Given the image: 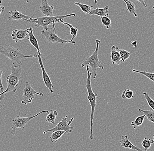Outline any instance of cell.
<instances>
[{
  "label": "cell",
  "mask_w": 154,
  "mask_h": 151,
  "mask_svg": "<svg viewBox=\"0 0 154 151\" xmlns=\"http://www.w3.org/2000/svg\"><path fill=\"white\" fill-rule=\"evenodd\" d=\"M2 3V0H0V4Z\"/></svg>",
  "instance_id": "cell-37"
},
{
  "label": "cell",
  "mask_w": 154,
  "mask_h": 151,
  "mask_svg": "<svg viewBox=\"0 0 154 151\" xmlns=\"http://www.w3.org/2000/svg\"><path fill=\"white\" fill-rule=\"evenodd\" d=\"M76 14L75 13L67 14V15H62V16H53V17H48V16H44V17H38L36 21H31V20H26V22L28 23H31L35 24V26L36 27H42L43 29H48V26L49 25L53 23H59L61 20H63L67 17L71 16H75Z\"/></svg>",
  "instance_id": "cell-5"
},
{
  "label": "cell",
  "mask_w": 154,
  "mask_h": 151,
  "mask_svg": "<svg viewBox=\"0 0 154 151\" xmlns=\"http://www.w3.org/2000/svg\"><path fill=\"white\" fill-rule=\"evenodd\" d=\"M111 59L112 63L113 64L119 65L121 62V56L119 51L117 50V47L112 46L111 48V51L110 54Z\"/></svg>",
  "instance_id": "cell-15"
},
{
  "label": "cell",
  "mask_w": 154,
  "mask_h": 151,
  "mask_svg": "<svg viewBox=\"0 0 154 151\" xmlns=\"http://www.w3.org/2000/svg\"><path fill=\"white\" fill-rule=\"evenodd\" d=\"M135 1L139 2L141 5H142L144 8H147L148 7V5L145 3L144 0H135Z\"/></svg>",
  "instance_id": "cell-32"
},
{
  "label": "cell",
  "mask_w": 154,
  "mask_h": 151,
  "mask_svg": "<svg viewBox=\"0 0 154 151\" xmlns=\"http://www.w3.org/2000/svg\"><path fill=\"white\" fill-rule=\"evenodd\" d=\"M48 0H41V4L39 7V10L41 13L45 16L53 17L54 9V6H51L48 3Z\"/></svg>",
  "instance_id": "cell-13"
},
{
  "label": "cell",
  "mask_w": 154,
  "mask_h": 151,
  "mask_svg": "<svg viewBox=\"0 0 154 151\" xmlns=\"http://www.w3.org/2000/svg\"><path fill=\"white\" fill-rule=\"evenodd\" d=\"M137 109L139 112L145 114L150 122L154 123V111L152 109L149 110H145L140 108H137Z\"/></svg>",
  "instance_id": "cell-20"
},
{
  "label": "cell",
  "mask_w": 154,
  "mask_h": 151,
  "mask_svg": "<svg viewBox=\"0 0 154 151\" xmlns=\"http://www.w3.org/2000/svg\"><path fill=\"white\" fill-rule=\"evenodd\" d=\"M93 1L95 2V4H96L97 3V2H98V0H93Z\"/></svg>",
  "instance_id": "cell-35"
},
{
  "label": "cell",
  "mask_w": 154,
  "mask_h": 151,
  "mask_svg": "<svg viewBox=\"0 0 154 151\" xmlns=\"http://www.w3.org/2000/svg\"><path fill=\"white\" fill-rule=\"evenodd\" d=\"M3 72L0 69V90H1V93H3L5 91L3 85L2 84V75Z\"/></svg>",
  "instance_id": "cell-31"
},
{
  "label": "cell",
  "mask_w": 154,
  "mask_h": 151,
  "mask_svg": "<svg viewBox=\"0 0 154 151\" xmlns=\"http://www.w3.org/2000/svg\"><path fill=\"white\" fill-rule=\"evenodd\" d=\"M86 70L87 71V77L86 79V87L88 92L87 98L90 103L91 105V115H90V135L89 138L91 140L94 139V135H93V118H94V113H95V109L97 104V97L98 94L94 93L92 91L91 88V78L92 76V73L90 72V67L88 65H87Z\"/></svg>",
  "instance_id": "cell-2"
},
{
  "label": "cell",
  "mask_w": 154,
  "mask_h": 151,
  "mask_svg": "<svg viewBox=\"0 0 154 151\" xmlns=\"http://www.w3.org/2000/svg\"><path fill=\"white\" fill-rule=\"evenodd\" d=\"M145 117H146V116H145V114L141 115V116H138L135 119L134 121L131 122V125L133 126L134 129L137 128L140 126V125H142L143 122H144V118Z\"/></svg>",
  "instance_id": "cell-22"
},
{
  "label": "cell",
  "mask_w": 154,
  "mask_h": 151,
  "mask_svg": "<svg viewBox=\"0 0 154 151\" xmlns=\"http://www.w3.org/2000/svg\"><path fill=\"white\" fill-rule=\"evenodd\" d=\"M42 55V54L40 55L38 54L37 58L38 59L39 65H40V67H41V70H42L43 81H44L45 86L47 87V89L50 90V92L51 93H54V90L53 89L54 86H53L52 83L51 81V80L50 77L48 76V74H47L45 68H44L43 61H42V57H41Z\"/></svg>",
  "instance_id": "cell-10"
},
{
  "label": "cell",
  "mask_w": 154,
  "mask_h": 151,
  "mask_svg": "<svg viewBox=\"0 0 154 151\" xmlns=\"http://www.w3.org/2000/svg\"><path fill=\"white\" fill-rule=\"evenodd\" d=\"M153 140H154V134L153 135Z\"/></svg>",
  "instance_id": "cell-38"
},
{
  "label": "cell",
  "mask_w": 154,
  "mask_h": 151,
  "mask_svg": "<svg viewBox=\"0 0 154 151\" xmlns=\"http://www.w3.org/2000/svg\"><path fill=\"white\" fill-rule=\"evenodd\" d=\"M8 14H9L10 16L8 18V20H23L26 21V20H31V21H36L37 19L33 18L32 16L25 15L20 11L17 10H11L8 12Z\"/></svg>",
  "instance_id": "cell-11"
},
{
  "label": "cell",
  "mask_w": 154,
  "mask_h": 151,
  "mask_svg": "<svg viewBox=\"0 0 154 151\" xmlns=\"http://www.w3.org/2000/svg\"><path fill=\"white\" fill-rule=\"evenodd\" d=\"M64 134H65V131H54L50 136V140L53 143H54V142L56 143L58 140L62 137V135Z\"/></svg>",
  "instance_id": "cell-21"
},
{
  "label": "cell",
  "mask_w": 154,
  "mask_h": 151,
  "mask_svg": "<svg viewBox=\"0 0 154 151\" xmlns=\"http://www.w3.org/2000/svg\"><path fill=\"white\" fill-rule=\"evenodd\" d=\"M0 53L8 58L12 66H22L21 60L28 58L37 57L38 55H30L26 56L22 53L19 49L14 47L11 45L1 43L0 44Z\"/></svg>",
  "instance_id": "cell-1"
},
{
  "label": "cell",
  "mask_w": 154,
  "mask_h": 151,
  "mask_svg": "<svg viewBox=\"0 0 154 151\" xmlns=\"http://www.w3.org/2000/svg\"><path fill=\"white\" fill-rule=\"evenodd\" d=\"M109 8L108 6H106L105 7L103 8H99L97 7L95 9H92L89 12V14L91 15H97L102 17L104 16L108 17L109 15V14L108 9Z\"/></svg>",
  "instance_id": "cell-16"
},
{
  "label": "cell",
  "mask_w": 154,
  "mask_h": 151,
  "mask_svg": "<svg viewBox=\"0 0 154 151\" xmlns=\"http://www.w3.org/2000/svg\"><path fill=\"white\" fill-rule=\"evenodd\" d=\"M5 8L3 6H0V14L3 13L5 11Z\"/></svg>",
  "instance_id": "cell-33"
},
{
  "label": "cell",
  "mask_w": 154,
  "mask_h": 151,
  "mask_svg": "<svg viewBox=\"0 0 154 151\" xmlns=\"http://www.w3.org/2000/svg\"><path fill=\"white\" fill-rule=\"evenodd\" d=\"M134 96L133 92L130 89H125L121 95V98L123 99H130Z\"/></svg>",
  "instance_id": "cell-26"
},
{
  "label": "cell",
  "mask_w": 154,
  "mask_h": 151,
  "mask_svg": "<svg viewBox=\"0 0 154 151\" xmlns=\"http://www.w3.org/2000/svg\"><path fill=\"white\" fill-rule=\"evenodd\" d=\"M152 9L154 10V7H153L152 8Z\"/></svg>",
  "instance_id": "cell-39"
},
{
  "label": "cell",
  "mask_w": 154,
  "mask_h": 151,
  "mask_svg": "<svg viewBox=\"0 0 154 151\" xmlns=\"http://www.w3.org/2000/svg\"><path fill=\"white\" fill-rule=\"evenodd\" d=\"M29 40L32 45L37 50L38 54H41L42 53H40V50L39 49V46H38V41L34 35L33 29L32 28H30L29 31Z\"/></svg>",
  "instance_id": "cell-17"
},
{
  "label": "cell",
  "mask_w": 154,
  "mask_h": 151,
  "mask_svg": "<svg viewBox=\"0 0 154 151\" xmlns=\"http://www.w3.org/2000/svg\"><path fill=\"white\" fill-rule=\"evenodd\" d=\"M67 116L62 118L61 121L58 123L55 127L51 129L46 130L43 132V134H46L47 132H48L62 131H65V134H67L69 133L72 132L74 129V127H71L70 126V124L72 122L73 120H74V118H71V120L68 122L67 121Z\"/></svg>",
  "instance_id": "cell-8"
},
{
  "label": "cell",
  "mask_w": 154,
  "mask_h": 151,
  "mask_svg": "<svg viewBox=\"0 0 154 151\" xmlns=\"http://www.w3.org/2000/svg\"><path fill=\"white\" fill-rule=\"evenodd\" d=\"M131 44L133 46V47H136L137 46V41H132V42H131Z\"/></svg>",
  "instance_id": "cell-34"
},
{
  "label": "cell",
  "mask_w": 154,
  "mask_h": 151,
  "mask_svg": "<svg viewBox=\"0 0 154 151\" xmlns=\"http://www.w3.org/2000/svg\"><path fill=\"white\" fill-rule=\"evenodd\" d=\"M58 113L56 110H51L50 112L48 113L47 117H46V121L48 123L55 124L56 117L57 116Z\"/></svg>",
  "instance_id": "cell-19"
},
{
  "label": "cell",
  "mask_w": 154,
  "mask_h": 151,
  "mask_svg": "<svg viewBox=\"0 0 154 151\" xmlns=\"http://www.w3.org/2000/svg\"><path fill=\"white\" fill-rule=\"evenodd\" d=\"M119 142L121 143V146L126 149H131L135 150L137 151H145L142 150L140 148L134 145L130 141L127 135L122 136Z\"/></svg>",
  "instance_id": "cell-14"
},
{
  "label": "cell",
  "mask_w": 154,
  "mask_h": 151,
  "mask_svg": "<svg viewBox=\"0 0 154 151\" xmlns=\"http://www.w3.org/2000/svg\"><path fill=\"white\" fill-rule=\"evenodd\" d=\"M26 2L27 3H28L29 2V0H26Z\"/></svg>",
  "instance_id": "cell-36"
},
{
  "label": "cell",
  "mask_w": 154,
  "mask_h": 151,
  "mask_svg": "<svg viewBox=\"0 0 154 151\" xmlns=\"http://www.w3.org/2000/svg\"><path fill=\"white\" fill-rule=\"evenodd\" d=\"M40 95L41 96H43L44 95L43 93H38L35 90H34L29 82L27 81L23 90V100L21 103L26 105L28 103H31L32 100L34 98V95Z\"/></svg>",
  "instance_id": "cell-9"
},
{
  "label": "cell",
  "mask_w": 154,
  "mask_h": 151,
  "mask_svg": "<svg viewBox=\"0 0 154 151\" xmlns=\"http://www.w3.org/2000/svg\"><path fill=\"white\" fill-rule=\"evenodd\" d=\"M101 19H102L101 21L103 26H105L106 29H109L111 26L112 24L111 20L108 17L104 16V17H101Z\"/></svg>",
  "instance_id": "cell-30"
},
{
  "label": "cell",
  "mask_w": 154,
  "mask_h": 151,
  "mask_svg": "<svg viewBox=\"0 0 154 151\" xmlns=\"http://www.w3.org/2000/svg\"><path fill=\"white\" fill-rule=\"evenodd\" d=\"M132 72H133V73H139L140 74L143 75L148 78L150 80L152 81L154 83V73H149V72L137 71V70H132Z\"/></svg>",
  "instance_id": "cell-28"
},
{
  "label": "cell",
  "mask_w": 154,
  "mask_h": 151,
  "mask_svg": "<svg viewBox=\"0 0 154 151\" xmlns=\"http://www.w3.org/2000/svg\"><path fill=\"white\" fill-rule=\"evenodd\" d=\"M117 49L120 53V56H121V61L123 62H125V60H127L130 57L131 53L125 50H121L117 47Z\"/></svg>",
  "instance_id": "cell-25"
},
{
  "label": "cell",
  "mask_w": 154,
  "mask_h": 151,
  "mask_svg": "<svg viewBox=\"0 0 154 151\" xmlns=\"http://www.w3.org/2000/svg\"><path fill=\"white\" fill-rule=\"evenodd\" d=\"M30 28L26 29H17L14 30L12 32L11 37L12 39L17 43L19 41L23 40L25 39H29V32Z\"/></svg>",
  "instance_id": "cell-12"
},
{
  "label": "cell",
  "mask_w": 154,
  "mask_h": 151,
  "mask_svg": "<svg viewBox=\"0 0 154 151\" xmlns=\"http://www.w3.org/2000/svg\"><path fill=\"white\" fill-rule=\"evenodd\" d=\"M22 66H11V74L7 77V88L4 92L0 94V102L2 101L5 95L8 92L15 93L17 91V87L19 84L22 74Z\"/></svg>",
  "instance_id": "cell-3"
},
{
  "label": "cell",
  "mask_w": 154,
  "mask_h": 151,
  "mask_svg": "<svg viewBox=\"0 0 154 151\" xmlns=\"http://www.w3.org/2000/svg\"><path fill=\"white\" fill-rule=\"evenodd\" d=\"M143 95H144V98L147 101L148 104L150 107L151 109L153 110L154 111V101L150 97V95L148 93L146 92H144L143 93Z\"/></svg>",
  "instance_id": "cell-29"
},
{
  "label": "cell",
  "mask_w": 154,
  "mask_h": 151,
  "mask_svg": "<svg viewBox=\"0 0 154 151\" xmlns=\"http://www.w3.org/2000/svg\"><path fill=\"white\" fill-rule=\"evenodd\" d=\"M126 3V8L130 13L133 14L135 17H137V14L136 13L135 6L134 3L129 0H123Z\"/></svg>",
  "instance_id": "cell-18"
},
{
  "label": "cell",
  "mask_w": 154,
  "mask_h": 151,
  "mask_svg": "<svg viewBox=\"0 0 154 151\" xmlns=\"http://www.w3.org/2000/svg\"><path fill=\"white\" fill-rule=\"evenodd\" d=\"M154 142L153 140L149 139L147 137H144V140H143V142L141 143L142 146L144 147L145 149V151H148L149 148L151 147L152 144Z\"/></svg>",
  "instance_id": "cell-27"
},
{
  "label": "cell",
  "mask_w": 154,
  "mask_h": 151,
  "mask_svg": "<svg viewBox=\"0 0 154 151\" xmlns=\"http://www.w3.org/2000/svg\"><path fill=\"white\" fill-rule=\"evenodd\" d=\"M43 113H49V112L47 110H43L41 112L35 114V115L32 117H26V118H22L19 116H17L16 118L13 119L12 121V126L11 127V133L13 135H15L16 134V129L21 128L22 130L24 129L26 127V125L29 122L30 120L33 118L38 116L39 114Z\"/></svg>",
  "instance_id": "cell-7"
},
{
  "label": "cell",
  "mask_w": 154,
  "mask_h": 151,
  "mask_svg": "<svg viewBox=\"0 0 154 151\" xmlns=\"http://www.w3.org/2000/svg\"><path fill=\"white\" fill-rule=\"evenodd\" d=\"M60 22L63 25H66L67 26L69 27L70 29V34L71 35H72V37L71 40H73L74 38L76 37L78 32H79V29L76 27H74L71 24L64 22L63 20H61Z\"/></svg>",
  "instance_id": "cell-23"
},
{
  "label": "cell",
  "mask_w": 154,
  "mask_h": 151,
  "mask_svg": "<svg viewBox=\"0 0 154 151\" xmlns=\"http://www.w3.org/2000/svg\"><path fill=\"white\" fill-rule=\"evenodd\" d=\"M96 47L95 51L92 53L90 56L86 58V59L82 63V67H84L88 65L91 68L93 74V80L96 79L97 75V71L98 70L103 71L104 69L103 66L101 64L100 62L99 59V50L100 45V40L96 39Z\"/></svg>",
  "instance_id": "cell-4"
},
{
  "label": "cell",
  "mask_w": 154,
  "mask_h": 151,
  "mask_svg": "<svg viewBox=\"0 0 154 151\" xmlns=\"http://www.w3.org/2000/svg\"><path fill=\"white\" fill-rule=\"evenodd\" d=\"M75 4L78 6L81 9L82 11L84 12L85 14H89L90 11L93 8V6H89L88 5L81 4L79 2H75Z\"/></svg>",
  "instance_id": "cell-24"
},
{
  "label": "cell",
  "mask_w": 154,
  "mask_h": 151,
  "mask_svg": "<svg viewBox=\"0 0 154 151\" xmlns=\"http://www.w3.org/2000/svg\"><path fill=\"white\" fill-rule=\"evenodd\" d=\"M52 27L48 28L47 30L43 29L41 31V33L43 35L45 39L49 43H59L61 44L72 43L75 45L76 42L74 40H66L59 37L55 32V23H53Z\"/></svg>",
  "instance_id": "cell-6"
}]
</instances>
